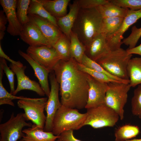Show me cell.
Returning <instances> with one entry per match:
<instances>
[{
	"instance_id": "cell-1",
	"label": "cell",
	"mask_w": 141,
	"mask_h": 141,
	"mask_svg": "<svg viewBox=\"0 0 141 141\" xmlns=\"http://www.w3.org/2000/svg\"><path fill=\"white\" fill-rule=\"evenodd\" d=\"M53 70L59 85L61 105L78 110L85 108L88 97V74L79 69L72 58L60 60Z\"/></svg>"
},
{
	"instance_id": "cell-2",
	"label": "cell",
	"mask_w": 141,
	"mask_h": 141,
	"mask_svg": "<svg viewBox=\"0 0 141 141\" xmlns=\"http://www.w3.org/2000/svg\"><path fill=\"white\" fill-rule=\"evenodd\" d=\"M103 18L96 8L79 9L72 29L86 47L102 33Z\"/></svg>"
},
{
	"instance_id": "cell-3",
	"label": "cell",
	"mask_w": 141,
	"mask_h": 141,
	"mask_svg": "<svg viewBox=\"0 0 141 141\" xmlns=\"http://www.w3.org/2000/svg\"><path fill=\"white\" fill-rule=\"evenodd\" d=\"M78 109L61 106L56 112L52 122L51 132L59 136L70 130H77L84 126L86 113H81Z\"/></svg>"
},
{
	"instance_id": "cell-4",
	"label": "cell",
	"mask_w": 141,
	"mask_h": 141,
	"mask_svg": "<svg viewBox=\"0 0 141 141\" xmlns=\"http://www.w3.org/2000/svg\"><path fill=\"white\" fill-rule=\"evenodd\" d=\"M132 56L121 48L110 51L96 62L113 76L129 81L127 69Z\"/></svg>"
},
{
	"instance_id": "cell-5",
	"label": "cell",
	"mask_w": 141,
	"mask_h": 141,
	"mask_svg": "<svg viewBox=\"0 0 141 141\" xmlns=\"http://www.w3.org/2000/svg\"><path fill=\"white\" fill-rule=\"evenodd\" d=\"M87 110L84 126L89 125L94 128L113 127L120 119L118 114L105 104Z\"/></svg>"
},
{
	"instance_id": "cell-6",
	"label": "cell",
	"mask_w": 141,
	"mask_h": 141,
	"mask_svg": "<svg viewBox=\"0 0 141 141\" xmlns=\"http://www.w3.org/2000/svg\"><path fill=\"white\" fill-rule=\"evenodd\" d=\"M129 84L114 82L108 83L104 104L114 110L121 120L124 117V107L131 87Z\"/></svg>"
},
{
	"instance_id": "cell-7",
	"label": "cell",
	"mask_w": 141,
	"mask_h": 141,
	"mask_svg": "<svg viewBox=\"0 0 141 141\" xmlns=\"http://www.w3.org/2000/svg\"><path fill=\"white\" fill-rule=\"evenodd\" d=\"M28 121L24 113L17 114L15 116L14 113L9 119L0 125V141H17L25 136L22 129L25 127H31L32 124Z\"/></svg>"
},
{
	"instance_id": "cell-8",
	"label": "cell",
	"mask_w": 141,
	"mask_h": 141,
	"mask_svg": "<svg viewBox=\"0 0 141 141\" xmlns=\"http://www.w3.org/2000/svg\"><path fill=\"white\" fill-rule=\"evenodd\" d=\"M48 99V97H26L25 99L19 100L17 105L24 110L28 120H31L34 124L44 128L46 119L44 111Z\"/></svg>"
},
{
	"instance_id": "cell-9",
	"label": "cell",
	"mask_w": 141,
	"mask_h": 141,
	"mask_svg": "<svg viewBox=\"0 0 141 141\" xmlns=\"http://www.w3.org/2000/svg\"><path fill=\"white\" fill-rule=\"evenodd\" d=\"M27 53L36 62L49 71H53L61 58L53 47L46 46H29Z\"/></svg>"
},
{
	"instance_id": "cell-10",
	"label": "cell",
	"mask_w": 141,
	"mask_h": 141,
	"mask_svg": "<svg viewBox=\"0 0 141 141\" xmlns=\"http://www.w3.org/2000/svg\"><path fill=\"white\" fill-rule=\"evenodd\" d=\"M49 77L51 89L45 109L46 115L44 130L46 132H51L54 116L61 104L59 98V85L56 80L53 70L50 73Z\"/></svg>"
},
{
	"instance_id": "cell-11",
	"label": "cell",
	"mask_w": 141,
	"mask_h": 141,
	"mask_svg": "<svg viewBox=\"0 0 141 141\" xmlns=\"http://www.w3.org/2000/svg\"><path fill=\"white\" fill-rule=\"evenodd\" d=\"M141 18V9L137 10L129 9L118 31L112 35L106 36V42L111 51H114L121 48L124 33L130 26Z\"/></svg>"
},
{
	"instance_id": "cell-12",
	"label": "cell",
	"mask_w": 141,
	"mask_h": 141,
	"mask_svg": "<svg viewBox=\"0 0 141 141\" xmlns=\"http://www.w3.org/2000/svg\"><path fill=\"white\" fill-rule=\"evenodd\" d=\"M10 68L16 74L17 80V86L13 95H15L22 90H29L35 92L40 96L45 95V93L39 83L36 81L32 80L25 74L26 68L23 64L18 65L11 63Z\"/></svg>"
},
{
	"instance_id": "cell-13",
	"label": "cell",
	"mask_w": 141,
	"mask_h": 141,
	"mask_svg": "<svg viewBox=\"0 0 141 141\" xmlns=\"http://www.w3.org/2000/svg\"><path fill=\"white\" fill-rule=\"evenodd\" d=\"M89 88L86 109L96 107L104 104L105 98L108 88V83L101 82L88 74Z\"/></svg>"
},
{
	"instance_id": "cell-14",
	"label": "cell",
	"mask_w": 141,
	"mask_h": 141,
	"mask_svg": "<svg viewBox=\"0 0 141 141\" xmlns=\"http://www.w3.org/2000/svg\"><path fill=\"white\" fill-rule=\"evenodd\" d=\"M30 21L34 23L52 47L63 34L51 22L37 15L28 14Z\"/></svg>"
},
{
	"instance_id": "cell-15",
	"label": "cell",
	"mask_w": 141,
	"mask_h": 141,
	"mask_svg": "<svg viewBox=\"0 0 141 141\" xmlns=\"http://www.w3.org/2000/svg\"><path fill=\"white\" fill-rule=\"evenodd\" d=\"M17 2L16 0H0V4L8 22L7 31L11 35L14 36H19L23 27L16 14Z\"/></svg>"
},
{
	"instance_id": "cell-16",
	"label": "cell",
	"mask_w": 141,
	"mask_h": 141,
	"mask_svg": "<svg viewBox=\"0 0 141 141\" xmlns=\"http://www.w3.org/2000/svg\"><path fill=\"white\" fill-rule=\"evenodd\" d=\"M19 36L21 39L30 46L52 47L37 26L30 21L23 26Z\"/></svg>"
},
{
	"instance_id": "cell-17",
	"label": "cell",
	"mask_w": 141,
	"mask_h": 141,
	"mask_svg": "<svg viewBox=\"0 0 141 141\" xmlns=\"http://www.w3.org/2000/svg\"><path fill=\"white\" fill-rule=\"evenodd\" d=\"M106 35L101 33L95 37L86 47L85 54L92 60L97 62L110 51L106 40Z\"/></svg>"
},
{
	"instance_id": "cell-18",
	"label": "cell",
	"mask_w": 141,
	"mask_h": 141,
	"mask_svg": "<svg viewBox=\"0 0 141 141\" xmlns=\"http://www.w3.org/2000/svg\"><path fill=\"white\" fill-rule=\"evenodd\" d=\"M20 55L25 59L31 66L34 72L35 76L38 79L39 84L48 97L50 90L48 78L50 72L35 61L27 54L21 50L18 51Z\"/></svg>"
},
{
	"instance_id": "cell-19",
	"label": "cell",
	"mask_w": 141,
	"mask_h": 141,
	"mask_svg": "<svg viewBox=\"0 0 141 141\" xmlns=\"http://www.w3.org/2000/svg\"><path fill=\"white\" fill-rule=\"evenodd\" d=\"M69 11L64 16L57 19V24L62 32L70 39V36L80 7L78 0L69 5Z\"/></svg>"
},
{
	"instance_id": "cell-20",
	"label": "cell",
	"mask_w": 141,
	"mask_h": 141,
	"mask_svg": "<svg viewBox=\"0 0 141 141\" xmlns=\"http://www.w3.org/2000/svg\"><path fill=\"white\" fill-rule=\"evenodd\" d=\"M25 134L22 139L25 141H56L59 136L54 135L51 132H47L44 128L35 124L22 130Z\"/></svg>"
},
{
	"instance_id": "cell-21",
	"label": "cell",
	"mask_w": 141,
	"mask_h": 141,
	"mask_svg": "<svg viewBox=\"0 0 141 141\" xmlns=\"http://www.w3.org/2000/svg\"><path fill=\"white\" fill-rule=\"evenodd\" d=\"M46 10L56 19L65 15L70 0H39Z\"/></svg>"
},
{
	"instance_id": "cell-22",
	"label": "cell",
	"mask_w": 141,
	"mask_h": 141,
	"mask_svg": "<svg viewBox=\"0 0 141 141\" xmlns=\"http://www.w3.org/2000/svg\"><path fill=\"white\" fill-rule=\"evenodd\" d=\"M127 70L131 87L141 84V57L131 58L128 62Z\"/></svg>"
},
{
	"instance_id": "cell-23",
	"label": "cell",
	"mask_w": 141,
	"mask_h": 141,
	"mask_svg": "<svg viewBox=\"0 0 141 141\" xmlns=\"http://www.w3.org/2000/svg\"><path fill=\"white\" fill-rule=\"evenodd\" d=\"M96 8L103 18L113 17L124 18L129 10L128 9L120 7L110 2Z\"/></svg>"
},
{
	"instance_id": "cell-24",
	"label": "cell",
	"mask_w": 141,
	"mask_h": 141,
	"mask_svg": "<svg viewBox=\"0 0 141 141\" xmlns=\"http://www.w3.org/2000/svg\"><path fill=\"white\" fill-rule=\"evenodd\" d=\"M70 53L71 58L81 63L82 59L86 51L85 46L80 41L77 35L72 31L70 36Z\"/></svg>"
},
{
	"instance_id": "cell-25",
	"label": "cell",
	"mask_w": 141,
	"mask_h": 141,
	"mask_svg": "<svg viewBox=\"0 0 141 141\" xmlns=\"http://www.w3.org/2000/svg\"><path fill=\"white\" fill-rule=\"evenodd\" d=\"M140 132L137 126L126 125L119 127L115 130L114 136L115 141H125L136 137Z\"/></svg>"
},
{
	"instance_id": "cell-26",
	"label": "cell",
	"mask_w": 141,
	"mask_h": 141,
	"mask_svg": "<svg viewBox=\"0 0 141 141\" xmlns=\"http://www.w3.org/2000/svg\"><path fill=\"white\" fill-rule=\"evenodd\" d=\"M28 13V15H36L45 19L58 27L57 19L46 10L39 0H31Z\"/></svg>"
},
{
	"instance_id": "cell-27",
	"label": "cell",
	"mask_w": 141,
	"mask_h": 141,
	"mask_svg": "<svg viewBox=\"0 0 141 141\" xmlns=\"http://www.w3.org/2000/svg\"><path fill=\"white\" fill-rule=\"evenodd\" d=\"M70 46V39L63 34L52 47L60 56L61 60L67 61L71 58Z\"/></svg>"
},
{
	"instance_id": "cell-28",
	"label": "cell",
	"mask_w": 141,
	"mask_h": 141,
	"mask_svg": "<svg viewBox=\"0 0 141 141\" xmlns=\"http://www.w3.org/2000/svg\"><path fill=\"white\" fill-rule=\"evenodd\" d=\"M124 18L113 17L103 18L102 33L106 36L115 33L120 28Z\"/></svg>"
},
{
	"instance_id": "cell-29",
	"label": "cell",
	"mask_w": 141,
	"mask_h": 141,
	"mask_svg": "<svg viewBox=\"0 0 141 141\" xmlns=\"http://www.w3.org/2000/svg\"><path fill=\"white\" fill-rule=\"evenodd\" d=\"M2 67L0 66V105L7 104L15 106L12 101L14 99H23L26 97L22 96H17L8 92L4 87L2 83L4 73Z\"/></svg>"
},
{
	"instance_id": "cell-30",
	"label": "cell",
	"mask_w": 141,
	"mask_h": 141,
	"mask_svg": "<svg viewBox=\"0 0 141 141\" xmlns=\"http://www.w3.org/2000/svg\"><path fill=\"white\" fill-rule=\"evenodd\" d=\"M81 64L88 68L104 74L113 80L124 83H129V81L124 80L112 75L97 62L89 57L85 54L82 58Z\"/></svg>"
},
{
	"instance_id": "cell-31",
	"label": "cell",
	"mask_w": 141,
	"mask_h": 141,
	"mask_svg": "<svg viewBox=\"0 0 141 141\" xmlns=\"http://www.w3.org/2000/svg\"><path fill=\"white\" fill-rule=\"evenodd\" d=\"M31 1L17 0L16 14L19 21L23 26L30 21L28 12Z\"/></svg>"
},
{
	"instance_id": "cell-32",
	"label": "cell",
	"mask_w": 141,
	"mask_h": 141,
	"mask_svg": "<svg viewBox=\"0 0 141 141\" xmlns=\"http://www.w3.org/2000/svg\"><path fill=\"white\" fill-rule=\"evenodd\" d=\"M131 109L133 114L141 118V84L134 90L131 100Z\"/></svg>"
},
{
	"instance_id": "cell-33",
	"label": "cell",
	"mask_w": 141,
	"mask_h": 141,
	"mask_svg": "<svg viewBox=\"0 0 141 141\" xmlns=\"http://www.w3.org/2000/svg\"><path fill=\"white\" fill-rule=\"evenodd\" d=\"M77 64L78 67L80 70L99 81L107 83L114 82H121L113 80L104 74L86 67L82 64L78 62Z\"/></svg>"
},
{
	"instance_id": "cell-34",
	"label": "cell",
	"mask_w": 141,
	"mask_h": 141,
	"mask_svg": "<svg viewBox=\"0 0 141 141\" xmlns=\"http://www.w3.org/2000/svg\"><path fill=\"white\" fill-rule=\"evenodd\" d=\"M131 32L127 38L122 40V44L128 46V49L133 48L136 46L139 39L141 37V27L138 28L134 26L131 29Z\"/></svg>"
},
{
	"instance_id": "cell-35",
	"label": "cell",
	"mask_w": 141,
	"mask_h": 141,
	"mask_svg": "<svg viewBox=\"0 0 141 141\" xmlns=\"http://www.w3.org/2000/svg\"><path fill=\"white\" fill-rule=\"evenodd\" d=\"M110 3L133 10L141 9V0H109Z\"/></svg>"
},
{
	"instance_id": "cell-36",
	"label": "cell",
	"mask_w": 141,
	"mask_h": 141,
	"mask_svg": "<svg viewBox=\"0 0 141 141\" xmlns=\"http://www.w3.org/2000/svg\"><path fill=\"white\" fill-rule=\"evenodd\" d=\"M0 63L2 66L3 69L8 79L10 88V93L13 94L15 91L14 87V72L8 67L7 61L3 58L0 57Z\"/></svg>"
},
{
	"instance_id": "cell-37",
	"label": "cell",
	"mask_w": 141,
	"mask_h": 141,
	"mask_svg": "<svg viewBox=\"0 0 141 141\" xmlns=\"http://www.w3.org/2000/svg\"><path fill=\"white\" fill-rule=\"evenodd\" d=\"M80 8L90 9L96 8L109 2V0H78Z\"/></svg>"
},
{
	"instance_id": "cell-38",
	"label": "cell",
	"mask_w": 141,
	"mask_h": 141,
	"mask_svg": "<svg viewBox=\"0 0 141 141\" xmlns=\"http://www.w3.org/2000/svg\"><path fill=\"white\" fill-rule=\"evenodd\" d=\"M73 131L70 130L63 132L59 136L57 139L63 141H81L74 137Z\"/></svg>"
},
{
	"instance_id": "cell-39",
	"label": "cell",
	"mask_w": 141,
	"mask_h": 141,
	"mask_svg": "<svg viewBox=\"0 0 141 141\" xmlns=\"http://www.w3.org/2000/svg\"><path fill=\"white\" fill-rule=\"evenodd\" d=\"M3 10L0 11V31L4 32L6 30V25L8 20Z\"/></svg>"
},
{
	"instance_id": "cell-40",
	"label": "cell",
	"mask_w": 141,
	"mask_h": 141,
	"mask_svg": "<svg viewBox=\"0 0 141 141\" xmlns=\"http://www.w3.org/2000/svg\"><path fill=\"white\" fill-rule=\"evenodd\" d=\"M0 56L1 57L7 60L11 63L15 64L18 65H20L23 64L20 61H16L13 60L7 55L2 50L1 42L0 43Z\"/></svg>"
},
{
	"instance_id": "cell-41",
	"label": "cell",
	"mask_w": 141,
	"mask_h": 141,
	"mask_svg": "<svg viewBox=\"0 0 141 141\" xmlns=\"http://www.w3.org/2000/svg\"><path fill=\"white\" fill-rule=\"evenodd\" d=\"M126 51L129 54H136L140 55L141 57V44L131 49H127Z\"/></svg>"
},
{
	"instance_id": "cell-42",
	"label": "cell",
	"mask_w": 141,
	"mask_h": 141,
	"mask_svg": "<svg viewBox=\"0 0 141 141\" xmlns=\"http://www.w3.org/2000/svg\"><path fill=\"white\" fill-rule=\"evenodd\" d=\"M5 34V32L0 31V41L3 39Z\"/></svg>"
},
{
	"instance_id": "cell-43",
	"label": "cell",
	"mask_w": 141,
	"mask_h": 141,
	"mask_svg": "<svg viewBox=\"0 0 141 141\" xmlns=\"http://www.w3.org/2000/svg\"><path fill=\"white\" fill-rule=\"evenodd\" d=\"M125 141H141V138L130 139Z\"/></svg>"
},
{
	"instance_id": "cell-44",
	"label": "cell",
	"mask_w": 141,
	"mask_h": 141,
	"mask_svg": "<svg viewBox=\"0 0 141 141\" xmlns=\"http://www.w3.org/2000/svg\"><path fill=\"white\" fill-rule=\"evenodd\" d=\"M19 141H25L22 138V139H20Z\"/></svg>"
},
{
	"instance_id": "cell-45",
	"label": "cell",
	"mask_w": 141,
	"mask_h": 141,
	"mask_svg": "<svg viewBox=\"0 0 141 141\" xmlns=\"http://www.w3.org/2000/svg\"><path fill=\"white\" fill-rule=\"evenodd\" d=\"M56 141H62V140H59V139H57L56 140Z\"/></svg>"
}]
</instances>
